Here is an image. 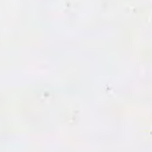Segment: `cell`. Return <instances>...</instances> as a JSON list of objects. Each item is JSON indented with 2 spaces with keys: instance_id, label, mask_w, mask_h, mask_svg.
Instances as JSON below:
<instances>
[]
</instances>
